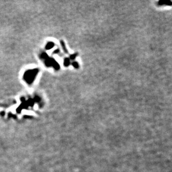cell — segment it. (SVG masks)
Returning a JSON list of instances; mask_svg holds the SVG:
<instances>
[{
    "label": "cell",
    "mask_w": 172,
    "mask_h": 172,
    "mask_svg": "<svg viewBox=\"0 0 172 172\" xmlns=\"http://www.w3.org/2000/svg\"><path fill=\"white\" fill-rule=\"evenodd\" d=\"M159 5H171V2L170 1H160L158 2Z\"/></svg>",
    "instance_id": "obj_1"
},
{
    "label": "cell",
    "mask_w": 172,
    "mask_h": 172,
    "mask_svg": "<svg viewBox=\"0 0 172 172\" xmlns=\"http://www.w3.org/2000/svg\"><path fill=\"white\" fill-rule=\"evenodd\" d=\"M60 43H61V46H62V49L64 50V52H65L66 54H68V50H67V48L66 47V45L65 44V43H64V42L63 41H61Z\"/></svg>",
    "instance_id": "obj_2"
},
{
    "label": "cell",
    "mask_w": 172,
    "mask_h": 172,
    "mask_svg": "<svg viewBox=\"0 0 172 172\" xmlns=\"http://www.w3.org/2000/svg\"><path fill=\"white\" fill-rule=\"evenodd\" d=\"M70 64V59L69 58H65V60H64V65L65 66H68Z\"/></svg>",
    "instance_id": "obj_3"
},
{
    "label": "cell",
    "mask_w": 172,
    "mask_h": 172,
    "mask_svg": "<svg viewBox=\"0 0 172 172\" xmlns=\"http://www.w3.org/2000/svg\"><path fill=\"white\" fill-rule=\"evenodd\" d=\"M72 66H73L75 69H78L79 68V64L76 61L72 62Z\"/></svg>",
    "instance_id": "obj_4"
},
{
    "label": "cell",
    "mask_w": 172,
    "mask_h": 172,
    "mask_svg": "<svg viewBox=\"0 0 172 172\" xmlns=\"http://www.w3.org/2000/svg\"><path fill=\"white\" fill-rule=\"evenodd\" d=\"M53 46H54V43L51 42V43H49V44L47 45V47H46V48H47V49L49 50V49H50L51 48L53 47Z\"/></svg>",
    "instance_id": "obj_5"
},
{
    "label": "cell",
    "mask_w": 172,
    "mask_h": 172,
    "mask_svg": "<svg viewBox=\"0 0 172 172\" xmlns=\"http://www.w3.org/2000/svg\"><path fill=\"white\" fill-rule=\"evenodd\" d=\"M77 56V54H74L70 55V59L71 60H74L75 59V57Z\"/></svg>",
    "instance_id": "obj_6"
}]
</instances>
